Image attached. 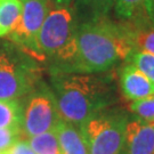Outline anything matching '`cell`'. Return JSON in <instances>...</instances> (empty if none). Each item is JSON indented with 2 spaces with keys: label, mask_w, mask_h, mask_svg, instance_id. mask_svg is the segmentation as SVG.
Returning <instances> with one entry per match:
<instances>
[{
  "label": "cell",
  "mask_w": 154,
  "mask_h": 154,
  "mask_svg": "<svg viewBox=\"0 0 154 154\" xmlns=\"http://www.w3.org/2000/svg\"><path fill=\"white\" fill-rule=\"evenodd\" d=\"M62 118L53 90L40 88L33 91L23 107L22 131L26 137L54 130Z\"/></svg>",
  "instance_id": "obj_6"
},
{
  "label": "cell",
  "mask_w": 154,
  "mask_h": 154,
  "mask_svg": "<svg viewBox=\"0 0 154 154\" xmlns=\"http://www.w3.org/2000/svg\"><path fill=\"white\" fill-rule=\"evenodd\" d=\"M23 122V106L18 98L0 99V129L21 128Z\"/></svg>",
  "instance_id": "obj_14"
},
{
  "label": "cell",
  "mask_w": 154,
  "mask_h": 154,
  "mask_svg": "<svg viewBox=\"0 0 154 154\" xmlns=\"http://www.w3.org/2000/svg\"><path fill=\"white\" fill-rule=\"evenodd\" d=\"M128 109L132 116L154 126V96L132 100Z\"/></svg>",
  "instance_id": "obj_17"
},
{
  "label": "cell",
  "mask_w": 154,
  "mask_h": 154,
  "mask_svg": "<svg viewBox=\"0 0 154 154\" xmlns=\"http://www.w3.org/2000/svg\"><path fill=\"white\" fill-rule=\"evenodd\" d=\"M77 30L78 21L72 5L50 6L38 34L39 60L51 58L55 62V71L61 72L71 60Z\"/></svg>",
  "instance_id": "obj_3"
},
{
  "label": "cell",
  "mask_w": 154,
  "mask_h": 154,
  "mask_svg": "<svg viewBox=\"0 0 154 154\" xmlns=\"http://www.w3.org/2000/svg\"><path fill=\"white\" fill-rule=\"evenodd\" d=\"M0 154H1V153H0Z\"/></svg>",
  "instance_id": "obj_23"
},
{
  "label": "cell",
  "mask_w": 154,
  "mask_h": 154,
  "mask_svg": "<svg viewBox=\"0 0 154 154\" xmlns=\"http://www.w3.org/2000/svg\"><path fill=\"white\" fill-rule=\"evenodd\" d=\"M121 154H154V126L130 114Z\"/></svg>",
  "instance_id": "obj_10"
},
{
  "label": "cell",
  "mask_w": 154,
  "mask_h": 154,
  "mask_svg": "<svg viewBox=\"0 0 154 154\" xmlns=\"http://www.w3.org/2000/svg\"><path fill=\"white\" fill-rule=\"evenodd\" d=\"M28 142L35 154H63L55 129L28 137Z\"/></svg>",
  "instance_id": "obj_16"
},
{
  "label": "cell",
  "mask_w": 154,
  "mask_h": 154,
  "mask_svg": "<svg viewBox=\"0 0 154 154\" xmlns=\"http://www.w3.org/2000/svg\"><path fill=\"white\" fill-rule=\"evenodd\" d=\"M114 4L116 0H73L72 7L77 16L78 25L110 18Z\"/></svg>",
  "instance_id": "obj_11"
},
{
  "label": "cell",
  "mask_w": 154,
  "mask_h": 154,
  "mask_svg": "<svg viewBox=\"0 0 154 154\" xmlns=\"http://www.w3.org/2000/svg\"><path fill=\"white\" fill-rule=\"evenodd\" d=\"M63 154H89L86 139L79 127L62 119L55 127Z\"/></svg>",
  "instance_id": "obj_12"
},
{
  "label": "cell",
  "mask_w": 154,
  "mask_h": 154,
  "mask_svg": "<svg viewBox=\"0 0 154 154\" xmlns=\"http://www.w3.org/2000/svg\"><path fill=\"white\" fill-rule=\"evenodd\" d=\"M21 128H1L0 129V153H6L17 139L21 138Z\"/></svg>",
  "instance_id": "obj_19"
},
{
  "label": "cell",
  "mask_w": 154,
  "mask_h": 154,
  "mask_svg": "<svg viewBox=\"0 0 154 154\" xmlns=\"http://www.w3.org/2000/svg\"><path fill=\"white\" fill-rule=\"evenodd\" d=\"M119 23L122 35L136 51L154 55V30L146 28H136L129 24Z\"/></svg>",
  "instance_id": "obj_13"
},
{
  "label": "cell",
  "mask_w": 154,
  "mask_h": 154,
  "mask_svg": "<svg viewBox=\"0 0 154 154\" xmlns=\"http://www.w3.org/2000/svg\"><path fill=\"white\" fill-rule=\"evenodd\" d=\"M116 22L154 30V0H116Z\"/></svg>",
  "instance_id": "obj_8"
},
{
  "label": "cell",
  "mask_w": 154,
  "mask_h": 154,
  "mask_svg": "<svg viewBox=\"0 0 154 154\" xmlns=\"http://www.w3.org/2000/svg\"><path fill=\"white\" fill-rule=\"evenodd\" d=\"M129 116L123 109L112 106L83 122L79 129L86 139L89 154H121Z\"/></svg>",
  "instance_id": "obj_4"
},
{
  "label": "cell",
  "mask_w": 154,
  "mask_h": 154,
  "mask_svg": "<svg viewBox=\"0 0 154 154\" xmlns=\"http://www.w3.org/2000/svg\"><path fill=\"white\" fill-rule=\"evenodd\" d=\"M105 73L55 72L51 77V90L64 121L80 127L97 112L119 102L116 82L112 75Z\"/></svg>",
  "instance_id": "obj_1"
},
{
  "label": "cell",
  "mask_w": 154,
  "mask_h": 154,
  "mask_svg": "<svg viewBox=\"0 0 154 154\" xmlns=\"http://www.w3.org/2000/svg\"><path fill=\"white\" fill-rule=\"evenodd\" d=\"M22 11L16 25L8 34L13 42L18 45L33 58L39 60L37 40L40 29L51 6L50 0H21ZM40 61V60H39Z\"/></svg>",
  "instance_id": "obj_7"
},
{
  "label": "cell",
  "mask_w": 154,
  "mask_h": 154,
  "mask_svg": "<svg viewBox=\"0 0 154 154\" xmlns=\"http://www.w3.org/2000/svg\"><path fill=\"white\" fill-rule=\"evenodd\" d=\"M119 88L127 100H137L154 96V82L138 67L125 62L119 70Z\"/></svg>",
  "instance_id": "obj_9"
},
{
  "label": "cell",
  "mask_w": 154,
  "mask_h": 154,
  "mask_svg": "<svg viewBox=\"0 0 154 154\" xmlns=\"http://www.w3.org/2000/svg\"><path fill=\"white\" fill-rule=\"evenodd\" d=\"M6 154H35L32 147L30 146L28 139H23L20 138L17 139L16 143L8 149Z\"/></svg>",
  "instance_id": "obj_20"
},
{
  "label": "cell",
  "mask_w": 154,
  "mask_h": 154,
  "mask_svg": "<svg viewBox=\"0 0 154 154\" xmlns=\"http://www.w3.org/2000/svg\"><path fill=\"white\" fill-rule=\"evenodd\" d=\"M38 81L34 64L7 53H0V99L20 98L32 93Z\"/></svg>",
  "instance_id": "obj_5"
},
{
  "label": "cell",
  "mask_w": 154,
  "mask_h": 154,
  "mask_svg": "<svg viewBox=\"0 0 154 154\" xmlns=\"http://www.w3.org/2000/svg\"><path fill=\"white\" fill-rule=\"evenodd\" d=\"M53 5H72L73 0H50Z\"/></svg>",
  "instance_id": "obj_21"
},
{
  "label": "cell",
  "mask_w": 154,
  "mask_h": 154,
  "mask_svg": "<svg viewBox=\"0 0 154 154\" xmlns=\"http://www.w3.org/2000/svg\"><path fill=\"white\" fill-rule=\"evenodd\" d=\"M126 62L138 67L154 82V55L134 50Z\"/></svg>",
  "instance_id": "obj_18"
},
{
  "label": "cell",
  "mask_w": 154,
  "mask_h": 154,
  "mask_svg": "<svg viewBox=\"0 0 154 154\" xmlns=\"http://www.w3.org/2000/svg\"><path fill=\"white\" fill-rule=\"evenodd\" d=\"M134 49L119 23L110 18L78 25L71 60L63 73H105L128 60Z\"/></svg>",
  "instance_id": "obj_2"
},
{
  "label": "cell",
  "mask_w": 154,
  "mask_h": 154,
  "mask_svg": "<svg viewBox=\"0 0 154 154\" xmlns=\"http://www.w3.org/2000/svg\"><path fill=\"white\" fill-rule=\"evenodd\" d=\"M22 11L21 0H0V38L8 35Z\"/></svg>",
  "instance_id": "obj_15"
},
{
  "label": "cell",
  "mask_w": 154,
  "mask_h": 154,
  "mask_svg": "<svg viewBox=\"0 0 154 154\" xmlns=\"http://www.w3.org/2000/svg\"><path fill=\"white\" fill-rule=\"evenodd\" d=\"M1 154H6V153H1Z\"/></svg>",
  "instance_id": "obj_22"
}]
</instances>
